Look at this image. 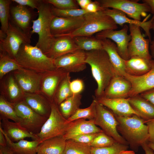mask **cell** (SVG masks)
I'll use <instances>...</instances> for the list:
<instances>
[{
    "label": "cell",
    "mask_w": 154,
    "mask_h": 154,
    "mask_svg": "<svg viewBox=\"0 0 154 154\" xmlns=\"http://www.w3.org/2000/svg\"><path fill=\"white\" fill-rule=\"evenodd\" d=\"M86 52L85 62L90 66L92 76L97 84L95 98H99L113 77L117 74L107 53L103 49Z\"/></svg>",
    "instance_id": "1"
},
{
    "label": "cell",
    "mask_w": 154,
    "mask_h": 154,
    "mask_svg": "<svg viewBox=\"0 0 154 154\" xmlns=\"http://www.w3.org/2000/svg\"><path fill=\"white\" fill-rule=\"evenodd\" d=\"M115 116L118 123V131L133 151H137L140 146L148 142V127L144 119L136 115L130 117Z\"/></svg>",
    "instance_id": "2"
},
{
    "label": "cell",
    "mask_w": 154,
    "mask_h": 154,
    "mask_svg": "<svg viewBox=\"0 0 154 154\" xmlns=\"http://www.w3.org/2000/svg\"><path fill=\"white\" fill-rule=\"evenodd\" d=\"M15 60L23 68L43 74L56 68L54 59L49 58L36 46L30 43L23 44Z\"/></svg>",
    "instance_id": "3"
},
{
    "label": "cell",
    "mask_w": 154,
    "mask_h": 154,
    "mask_svg": "<svg viewBox=\"0 0 154 154\" xmlns=\"http://www.w3.org/2000/svg\"><path fill=\"white\" fill-rule=\"evenodd\" d=\"M38 17L33 20L31 34L37 33L38 39L36 45L44 54L50 49L54 38L51 31V25L55 16L51 5L42 0L37 9Z\"/></svg>",
    "instance_id": "4"
},
{
    "label": "cell",
    "mask_w": 154,
    "mask_h": 154,
    "mask_svg": "<svg viewBox=\"0 0 154 154\" xmlns=\"http://www.w3.org/2000/svg\"><path fill=\"white\" fill-rule=\"evenodd\" d=\"M83 17L84 22L80 27L70 33L63 35L72 37L91 36L104 30H115L118 28L117 25L113 19L103 11L96 13H88Z\"/></svg>",
    "instance_id": "5"
},
{
    "label": "cell",
    "mask_w": 154,
    "mask_h": 154,
    "mask_svg": "<svg viewBox=\"0 0 154 154\" xmlns=\"http://www.w3.org/2000/svg\"><path fill=\"white\" fill-rule=\"evenodd\" d=\"M73 121L68 122L61 114L58 106L54 102L51 104V112L49 117L40 132L36 134L40 143L49 138L63 135Z\"/></svg>",
    "instance_id": "6"
},
{
    "label": "cell",
    "mask_w": 154,
    "mask_h": 154,
    "mask_svg": "<svg viewBox=\"0 0 154 154\" xmlns=\"http://www.w3.org/2000/svg\"><path fill=\"white\" fill-rule=\"evenodd\" d=\"M96 108V116L94 120L95 124L99 126L103 132L117 142L129 145L127 141L118 131L117 127L118 123L114 114L97 100Z\"/></svg>",
    "instance_id": "7"
},
{
    "label": "cell",
    "mask_w": 154,
    "mask_h": 154,
    "mask_svg": "<svg viewBox=\"0 0 154 154\" xmlns=\"http://www.w3.org/2000/svg\"><path fill=\"white\" fill-rule=\"evenodd\" d=\"M31 37V36L9 22L6 37L0 41V51L15 60L21 46L24 44H30Z\"/></svg>",
    "instance_id": "8"
},
{
    "label": "cell",
    "mask_w": 154,
    "mask_h": 154,
    "mask_svg": "<svg viewBox=\"0 0 154 154\" xmlns=\"http://www.w3.org/2000/svg\"><path fill=\"white\" fill-rule=\"evenodd\" d=\"M103 8L115 9L119 10L132 19L141 21L142 17L147 15V13L151 12L149 5L144 3L129 0H99Z\"/></svg>",
    "instance_id": "9"
},
{
    "label": "cell",
    "mask_w": 154,
    "mask_h": 154,
    "mask_svg": "<svg viewBox=\"0 0 154 154\" xmlns=\"http://www.w3.org/2000/svg\"><path fill=\"white\" fill-rule=\"evenodd\" d=\"M13 104L21 119V125L32 134L38 133L48 118L37 113L24 100Z\"/></svg>",
    "instance_id": "10"
},
{
    "label": "cell",
    "mask_w": 154,
    "mask_h": 154,
    "mask_svg": "<svg viewBox=\"0 0 154 154\" xmlns=\"http://www.w3.org/2000/svg\"><path fill=\"white\" fill-rule=\"evenodd\" d=\"M129 28L131 37L128 46L129 57L137 56L146 59H152L149 51L150 41L142 35L139 25L129 24Z\"/></svg>",
    "instance_id": "11"
},
{
    "label": "cell",
    "mask_w": 154,
    "mask_h": 154,
    "mask_svg": "<svg viewBox=\"0 0 154 154\" xmlns=\"http://www.w3.org/2000/svg\"><path fill=\"white\" fill-rule=\"evenodd\" d=\"M129 29V26L125 24L120 30H104L96 33L95 37L99 39L107 38L113 40L116 43L120 56L124 60H127L129 59L128 46L131 39L130 35L127 33Z\"/></svg>",
    "instance_id": "12"
},
{
    "label": "cell",
    "mask_w": 154,
    "mask_h": 154,
    "mask_svg": "<svg viewBox=\"0 0 154 154\" xmlns=\"http://www.w3.org/2000/svg\"><path fill=\"white\" fill-rule=\"evenodd\" d=\"M12 72L17 83L25 93H40L42 74L23 68Z\"/></svg>",
    "instance_id": "13"
},
{
    "label": "cell",
    "mask_w": 154,
    "mask_h": 154,
    "mask_svg": "<svg viewBox=\"0 0 154 154\" xmlns=\"http://www.w3.org/2000/svg\"><path fill=\"white\" fill-rule=\"evenodd\" d=\"M68 73L62 68L56 69L42 74L40 93L51 103L60 83Z\"/></svg>",
    "instance_id": "14"
},
{
    "label": "cell",
    "mask_w": 154,
    "mask_h": 154,
    "mask_svg": "<svg viewBox=\"0 0 154 154\" xmlns=\"http://www.w3.org/2000/svg\"><path fill=\"white\" fill-rule=\"evenodd\" d=\"M86 51L79 50L54 59V62L56 68H62L70 73L77 72L86 68Z\"/></svg>",
    "instance_id": "15"
},
{
    "label": "cell",
    "mask_w": 154,
    "mask_h": 154,
    "mask_svg": "<svg viewBox=\"0 0 154 154\" xmlns=\"http://www.w3.org/2000/svg\"><path fill=\"white\" fill-rule=\"evenodd\" d=\"M131 88V84L128 79L123 76L116 74L112 78L101 98H128Z\"/></svg>",
    "instance_id": "16"
},
{
    "label": "cell",
    "mask_w": 154,
    "mask_h": 154,
    "mask_svg": "<svg viewBox=\"0 0 154 154\" xmlns=\"http://www.w3.org/2000/svg\"><path fill=\"white\" fill-rule=\"evenodd\" d=\"M49 50L44 53L55 59L65 54L80 50L72 37L66 35L55 36Z\"/></svg>",
    "instance_id": "17"
},
{
    "label": "cell",
    "mask_w": 154,
    "mask_h": 154,
    "mask_svg": "<svg viewBox=\"0 0 154 154\" xmlns=\"http://www.w3.org/2000/svg\"><path fill=\"white\" fill-rule=\"evenodd\" d=\"M33 14L28 7L18 4L11 8V22L24 32L31 36Z\"/></svg>",
    "instance_id": "18"
},
{
    "label": "cell",
    "mask_w": 154,
    "mask_h": 154,
    "mask_svg": "<svg viewBox=\"0 0 154 154\" xmlns=\"http://www.w3.org/2000/svg\"><path fill=\"white\" fill-rule=\"evenodd\" d=\"M1 80V95L12 104L23 100L25 93L19 86L12 72L8 74Z\"/></svg>",
    "instance_id": "19"
},
{
    "label": "cell",
    "mask_w": 154,
    "mask_h": 154,
    "mask_svg": "<svg viewBox=\"0 0 154 154\" xmlns=\"http://www.w3.org/2000/svg\"><path fill=\"white\" fill-rule=\"evenodd\" d=\"M84 21L83 16L71 18L55 16L51 25V34L55 37L70 33L80 27Z\"/></svg>",
    "instance_id": "20"
},
{
    "label": "cell",
    "mask_w": 154,
    "mask_h": 154,
    "mask_svg": "<svg viewBox=\"0 0 154 154\" xmlns=\"http://www.w3.org/2000/svg\"><path fill=\"white\" fill-rule=\"evenodd\" d=\"M95 98L98 102L110 110L115 115L130 117L139 114L132 108L128 98L108 99L103 98Z\"/></svg>",
    "instance_id": "21"
},
{
    "label": "cell",
    "mask_w": 154,
    "mask_h": 154,
    "mask_svg": "<svg viewBox=\"0 0 154 154\" xmlns=\"http://www.w3.org/2000/svg\"><path fill=\"white\" fill-rule=\"evenodd\" d=\"M103 11L110 17L117 25H119L121 27L127 23L139 25L144 31L145 36L148 37L150 42L151 41L150 31L151 29V23L154 19V15L151 19L148 21H146L145 20L141 21L129 18L126 16L125 13L117 9L105 8Z\"/></svg>",
    "instance_id": "22"
},
{
    "label": "cell",
    "mask_w": 154,
    "mask_h": 154,
    "mask_svg": "<svg viewBox=\"0 0 154 154\" xmlns=\"http://www.w3.org/2000/svg\"><path fill=\"white\" fill-rule=\"evenodd\" d=\"M123 76L132 85L131 90L128 94L129 98L154 88V65L150 71L143 76H133L125 73Z\"/></svg>",
    "instance_id": "23"
},
{
    "label": "cell",
    "mask_w": 154,
    "mask_h": 154,
    "mask_svg": "<svg viewBox=\"0 0 154 154\" xmlns=\"http://www.w3.org/2000/svg\"><path fill=\"white\" fill-rule=\"evenodd\" d=\"M0 123L3 131L13 142H17L27 137L31 138L33 140L37 141L36 135L30 133L23 127L20 123L3 119Z\"/></svg>",
    "instance_id": "24"
},
{
    "label": "cell",
    "mask_w": 154,
    "mask_h": 154,
    "mask_svg": "<svg viewBox=\"0 0 154 154\" xmlns=\"http://www.w3.org/2000/svg\"><path fill=\"white\" fill-rule=\"evenodd\" d=\"M102 131L100 128L95 124L94 120L80 119L73 121L72 124L63 136L67 140L80 135L99 133Z\"/></svg>",
    "instance_id": "25"
},
{
    "label": "cell",
    "mask_w": 154,
    "mask_h": 154,
    "mask_svg": "<svg viewBox=\"0 0 154 154\" xmlns=\"http://www.w3.org/2000/svg\"><path fill=\"white\" fill-rule=\"evenodd\" d=\"M125 72L133 76H139L148 72L154 65V61L137 56L124 60Z\"/></svg>",
    "instance_id": "26"
},
{
    "label": "cell",
    "mask_w": 154,
    "mask_h": 154,
    "mask_svg": "<svg viewBox=\"0 0 154 154\" xmlns=\"http://www.w3.org/2000/svg\"><path fill=\"white\" fill-rule=\"evenodd\" d=\"M23 100L36 112L48 118L51 112L49 101L40 93H25Z\"/></svg>",
    "instance_id": "27"
},
{
    "label": "cell",
    "mask_w": 154,
    "mask_h": 154,
    "mask_svg": "<svg viewBox=\"0 0 154 154\" xmlns=\"http://www.w3.org/2000/svg\"><path fill=\"white\" fill-rule=\"evenodd\" d=\"M100 40L103 49L107 53L117 74L123 76V74L125 73L124 60L118 54L116 44L108 39L105 38Z\"/></svg>",
    "instance_id": "28"
},
{
    "label": "cell",
    "mask_w": 154,
    "mask_h": 154,
    "mask_svg": "<svg viewBox=\"0 0 154 154\" xmlns=\"http://www.w3.org/2000/svg\"><path fill=\"white\" fill-rule=\"evenodd\" d=\"M132 108L145 121L154 119V106L139 94L128 98Z\"/></svg>",
    "instance_id": "29"
},
{
    "label": "cell",
    "mask_w": 154,
    "mask_h": 154,
    "mask_svg": "<svg viewBox=\"0 0 154 154\" xmlns=\"http://www.w3.org/2000/svg\"><path fill=\"white\" fill-rule=\"evenodd\" d=\"M66 142L63 135L45 140L38 145L37 154H63Z\"/></svg>",
    "instance_id": "30"
},
{
    "label": "cell",
    "mask_w": 154,
    "mask_h": 154,
    "mask_svg": "<svg viewBox=\"0 0 154 154\" xmlns=\"http://www.w3.org/2000/svg\"><path fill=\"white\" fill-rule=\"evenodd\" d=\"M2 130L6 140L7 146L12 154H37V148L40 143L37 141L24 139L18 142L12 141Z\"/></svg>",
    "instance_id": "31"
},
{
    "label": "cell",
    "mask_w": 154,
    "mask_h": 154,
    "mask_svg": "<svg viewBox=\"0 0 154 154\" xmlns=\"http://www.w3.org/2000/svg\"><path fill=\"white\" fill-rule=\"evenodd\" d=\"M82 97L81 94H73L58 106L60 112L66 119L69 118L80 108Z\"/></svg>",
    "instance_id": "32"
},
{
    "label": "cell",
    "mask_w": 154,
    "mask_h": 154,
    "mask_svg": "<svg viewBox=\"0 0 154 154\" xmlns=\"http://www.w3.org/2000/svg\"><path fill=\"white\" fill-rule=\"evenodd\" d=\"M72 38L80 50L86 52L103 49L101 40L95 37L76 36Z\"/></svg>",
    "instance_id": "33"
},
{
    "label": "cell",
    "mask_w": 154,
    "mask_h": 154,
    "mask_svg": "<svg viewBox=\"0 0 154 154\" xmlns=\"http://www.w3.org/2000/svg\"><path fill=\"white\" fill-rule=\"evenodd\" d=\"M0 118L10 119L16 122L21 123V119L17 115L13 104L3 96H0Z\"/></svg>",
    "instance_id": "34"
},
{
    "label": "cell",
    "mask_w": 154,
    "mask_h": 154,
    "mask_svg": "<svg viewBox=\"0 0 154 154\" xmlns=\"http://www.w3.org/2000/svg\"><path fill=\"white\" fill-rule=\"evenodd\" d=\"M71 81L70 73L68 72L60 83L55 94L54 102L58 106L73 94L70 88Z\"/></svg>",
    "instance_id": "35"
},
{
    "label": "cell",
    "mask_w": 154,
    "mask_h": 154,
    "mask_svg": "<svg viewBox=\"0 0 154 154\" xmlns=\"http://www.w3.org/2000/svg\"><path fill=\"white\" fill-rule=\"evenodd\" d=\"M22 67L17 61L6 53L0 51V79L8 74Z\"/></svg>",
    "instance_id": "36"
},
{
    "label": "cell",
    "mask_w": 154,
    "mask_h": 154,
    "mask_svg": "<svg viewBox=\"0 0 154 154\" xmlns=\"http://www.w3.org/2000/svg\"><path fill=\"white\" fill-rule=\"evenodd\" d=\"M96 100L94 98L89 106L85 108L78 109L72 116L67 119L68 121L70 122L82 119L94 120L96 116Z\"/></svg>",
    "instance_id": "37"
},
{
    "label": "cell",
    "mask_w": 154,
    "mask_h": 154,
    "mask_svg": "<svg viewBox=\"0 0 154 154\" xmlns=\"http://www.w3.org/2000/svg\"><path fill=\"white\" fill-rule=\"evenodd\" d=\"M91 148L88 144L77 142L70 139L66 140L63 154H91Z\"/></svg>",
    "instance_id": "38"
},
{
    "label": "cell",
    "mask_w": 154,
    "mask_h": 154,
    "mask_svg": "<svg viewBox=\"0 0 154 154\" xmlns=\"http://www.w3.org/2000/svg\"><path fill=\"white\" fill-rule=\"evenodd\" d=\"M10 0H0V21L1 31L6 33L10 19Z\"/></svg>",
    "instance_id": "39"
},
{
    "label": "cell",
    "mask_w": 154,
    "mask_h": 154,
    "mask_svg": "<svg viewBox=\"0 0 154 154\" xmlns=\"http://www.w3.org/2000/svg\"><path fill=\"white\" fill-rule=\"evenodd\" d=\"M128 145L117 142L110 146L95 147H91V154H119L122 151L127 150Z\"/></svg>",
    "instance_id": "40"
},
{
    "label": "cell",
    "mask_w": 154,
    "mask_h": 154,
    "mask_svg": "<svg viewBox=\"0 0 154 154\" xmlns=\"http://www.w3.org/2000/svg\"><path fill=\"white\" fill-rule=\"evenodd\" d=\"M51 5L54 15L59 17L67 18L77 17L83 16L88 13L86 10L81 8L60 9Z\"/></svg>",
    "instance_id": "41"
},
{
    "label": "cell",
    "mask_w": 154,
    "mask_h": 154,
    "mask_svg": "<svg viewBox=\"0 0 154 154\" xmlns=\"http://www.w3.org/2000/svg\"><path fill=\"white\" fill-rule=\"evenodd\" d=\"M117 142L103 131L98 133L90 144L91 147H102L110 146Z\"/></svg>",
    "instance_id": "42"
},
{
    "label": "cell",
    "mask_w": 154,
    "mask_h": 154,
    "mask_svg": "<svg viewBox=\"0 0 154 154\" xmlns=\"http://www.w3.org/2000/svg\"><path fill=\"white\" fill-rule=\"evenodd\" d=\"M46 2L60 9H80L76 0H44Z\"/></svg>",
    "instance_id": "43"
},
{
    "label": "cell",
    "mask_w": 154,
    "mask_h": 154,
    "mask_svg": "<svg viewBox=\"0 0 154 154\" xmlns=\"http://www.w3.org/2000/svg\"><path fill=\"white\" fill-rule=\"evenodd\" d=\"M98 133H90L81 135L74 137L72 139L77 142L88 144L90 145Z\"/></svg>",
    "instance_id": "44"
},
{
    "label": "cell",
    "mask_w": 154,
    "mask_h": 154,
    "mask_svg": "<svg viewBox=\"0 0 154 154\" xmlns=\"http://www.w3.org/2000/svg\"><path fill=\"white\" fill-rule=\"evenodd\" d=\"M70 88L73 94H80L84 88V84L82 80L77 78L71 81Z\"/></svg>",
    "instance_id": "45"
},
{
    "label": "cell",
    "mask_w": 154,
    "mask_h": 154,
    "mask_svg": "<svg viewBox=\"0 0 154 154\" xmlns=\"http://www.w3.org/2000/svg\"><path fill=\"white\" fill-rule=\"evenodd\" d=\"M42 0H12V2L24 6L29 7L32 9H37Z\"/></svg>",
    "instance_id": "46"
},
{
    "label": "cell",
    "mask_w": 154,
    "mask_h": 154,
    "mask_svg": "<svg viewBox=\"0 0 154 154\" xmlns=\"http://www.w3.org/2000/svg\"><path fill=\"white\" fill-rule=\"evenodd\" d=\"M104 9L103 8L98 0L92 1L87 6L85 10L88 13H96L103 11Z\"/></svg>",
    "instance_id": "47"
},
{
    "label": "cell",
    "mask_w": 154,
    "mask_h": 154,
    "mask_svg": "<svg viewBox=\"0 0 154 154\" xmlns=\"http://www.w3.org/2000/svg\"><path fill=\"white\" fill-rule=\"evenodd\" d=\"M147 125L149 137L148 142L154 143V119L145 121Z\"/></svg>",
    "instance_id": "48"
},
{
    "label": "cell",
    "mask_w": 154,
    "mask_h": 154,
    "mask_svg": "<svg viewBox=\"0 0 154 154\" xmlns=\"http://www.w3.org/2000/svg\"><path fill=\"white\" fill-rule=\"evenodd\" d=\"M139 95L154 106V88L143 92Z\"/></svg>",
    "instance_id": "49"
},
{
    "label": "cell",
    "mask_w": 154,
    "mask_h": 154,
    "mask_svg": "<svg viewBox=\"0 0 154 154\" xmlns=\"http://www.w3.org/2000/svg\"><path fill=\"white\" fill-rule=\"evenodd\" d=\"M76 1L78 6L81 8V9L85 10L87 6L92 1V0H77Z\"/></svg>",
    "instance_id": "50"
},
{
    "label": "cell",
    "mask_w": 154,
    "mask_h": 154,
    "mask_svg": "<svg viewBox=\"0 0 154 154\" xmlns=\"http://www.w3.org/2000/svg\"><path fill=\"white\" fill-rule=\"evenodd\" d=\"M0 146L3 147L7 146L6 139L3 133L2 127L0 125Z\"/></svg>",
    "instance_id": "51"
},
{
    "label": "cell",
    "mask_w": 154,
    "mask_h": 154,
    "mask_svg": "<svg viewBox=\"0 0 154 154\" xmlns=\"http://www.w3.org/2000/svg\"><path fill=\"white\" fill-rule=\"evenodd\" d=\"M147 143H144L141 146L143 149L144 150L145 154H154L153 150L148 146Z\"/></svg>",
    "instance_id": "52"
},
{
    "label": "cell",
    "mask_w": 154,
    "mask_h": 154,
    "mask_svg": "<svg viewBox=\"0 0 154 154\" xmlns=\"http://www.w3.org/2000/svg\"><path fill=\"white\" fill-rule=\"evenodd\" d=\"M142 1L149 5L151 9V13L154 15V0H143Z\"/></svg>",
    "instance_id": "53"
},
{
    "label": "cell",
    "mask_w": 154,
    "mask_h": 154,
    "mask_svg": "<svg viewBox=\"0 0 154 154\" xmlns=\"http://www.w3.org/2000/svg\"><path fill=\"white\" fill-rule=\"evenodd\" d=\"M150 52L152 59L154 61V39L150 42L149 45Z\"/></svg>",
    "instance_id": "54"
},
{
    "label": "cell",
    "mask_w": 154,
    "mask_h": 154,
    "mask_svg": "<svg viewBox=\"0 0 154 154\" xmlns=\"http://www.w3.org/2000/svg\"><path fill=\"white\" fill-rule=\"evenodd\" d=\"M119 154H135V153L133 151L127 150L121 151Z\"/></svg>",
    "instance_id": "55"
},
{
    "label": "cell",
    "mask_w": 154,
    "mask_h": 154,
    "mask_svg": "<svg viewBox=\"0 0 154 154\" xmlns=\"http://www.w3.org/2000/svg\"><path fill=\"white\" fill-rule=\"evenodd\" d=\"M148 146L153 150L154 151V143L148 142L147 143Z\"/></svg>",
    "instance_id": "56"
},
{
    "label": "cell",
    "mask_w": 154,
    "mask_h": 154,
    "mask_svg": "<svg viewBox=\"0 0 154 154\" xmlns=\"http://www.w3.org/2000/svg\"><path fill=\"white\" fill-rule=\"evenodd\" d=\"M151 29H152L154 33V19H153L151 23ZM153 39H154V34L153 36Z\"/></svg>",
    "instance_id": "57"
},
{
    "label": "cell",
    "mask_w": 154,
    "mask_h": 154,
    "mask_svg": "<svg viewBox=\"0 0 154 154\" xmlns=\"http://www.w3.org/2000/svg\"><path fill=\"white\" fill-rule=\"evenodd\" d=\"M0 154H2L1 151H0Z\"/></svg>",
    "instance_id": "58"
}]
</instances>
